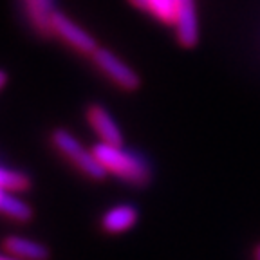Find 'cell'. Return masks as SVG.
Returning <instances> with one entry per match:
<instances>
[{"mask_svg":"<svg viewBox=\"0 0 260 260\" xmlns=\"http://www.w3.org/2000/svg\"><path fill=\"white\" fill-rule=\"evenodd\" d=\"M92 152L107 175H112L130 186L146 188L154 179L150 162L138 152L125 148V145L98 141L92 146Z\"/></svg>","mask_w":260,"mask_h":260,"instance_id":"1","label":"cell"},{"mask_svg":"<svg viewBox=\"0 0 260 260\" xmlns=\"http://www.w3.org/2000/svg\"><path fill=\"white\" fill-rule=\"evenodd\" d=\"M49 143L54 150L65 157L67 161L80 172L81 175H85L90 181H103L107 177L105 170L102 168V165L98 162L96 155H94L92 148H85L81 145V141L73 136L67 128H53L49 134Z\"/></svg>","mask_w":260,"mask_h":260,"instance_id":"2","label":"cell"},{"mask_svg":"<svg viewBox=\"0 0 260 260\" xmlns=\"http://www.w3.org/2000/svg\"><path fill=\"white\" fill-rule=\"evenodd\" d=\"M90 61L118 89L125 90V92H136L141 87L139 74L130 65H126L118 54H114L110 49L98 47L90 56Z\"/></svg>","mask_w":260,"mask_h":260,"instance_id":"3","label":"cell"},{"mask_svg":"<svg viewBox=\"0 0 260 260\" xmlns=\"http://www.w3.org/2000/svg\"><path fill=\"white\" fill-rule=\"evenodd\" d=\"M53 37L60 38L63 44H67L71 49H74L76 53L83 54V56H92L98 45L96 38L87 32L85 29L78 25L74 20H71L69 16L61 11H54L53 15Z\"/></svg>","mask_w":260,"mask_h":260,"instance_id":"4","label":"cell"},{"mask_svg":"<svg viewBox=\"0 0 260 260\" xmlns=\"http://www.w3.org/2000/svg\"><path fill=\"white\" fill-rule=\"evenodd\" d=\"M85 121L100 141L109 143V145H125V138H123L118 121L102 103H89L85 107Z\"/></svg>","mask_w":260,"mask_h":260,"instance_id":"5","label":"cell"},{"mask_svg":"<svg viewBox=\"0 0 260 260\" xmlns=\"http://www.w3.org/2000/svg\"><path fill=\"white\" fill-rule=\"evenodd\" d=\"M177 16H175V38L184 49H193L199 44V20L195 0H175Z\"/></svg>","mask_w":260,"mask_h":260,"instance_id":"6","label":"cell"},{"mask_svg":"<svg viewBox=\"0 0 260 260\" xmlns=\"http://www.w3.org/2000/svg\"><path fill=\"white\" fill-rule=\"evenodd\" d=\"M139 211L134 204H116L100 219V228L107 235H121L138 224Z\"/></svg>","mask_w":260,"mask_h":260,"instance_id":"7","label":"cell"},{"mask_svg":"<svg viewBox=\"0 0 260 260\" xmlns=\"http://www.w3.org/2000/svg\"><path fill=\"white\" fill-rule=\"evenodd\" d=\"M2 249L20 260H49L51 251L44 242L22 235H8L2 239Z\"/></svg>","mask_w":260,"mask_h":260,"instance_id":"8","label":"cell"},{"mask_svg":"<svg viewBox=\"0 0 260 260\" xmlns=\"http://www.w3.org/2000/svg\"><path fill=\"white\" fill-rule=\"evenodd\" d=\"M24 6L35 32L42 38L53 37V15L56 11L53 0H24Z\"/></svg>","mask_w":260,"mask_h":260,"instance_id":"9","label":"cell"},{"mask_svg":"<svg viewBox=\"0 0 260 260\" xmlns=\"http://www.w3.org/2000/svg\"><path fill=\"white\" fill-rule=\"evenodd\" d=\"M126 2L139 11L148 13L161 24L170 25V27L175 25V16H177L175 0H126Z\"/></svg>","mask_w":260,"mask_h":260,"instance_id":"10","label":"cell"},{"mask_svg":"<svg viewBox=\"0 0 260 260\" xmlns=\"http://www.w3.org/2000/svg\"><path fill=\"white\" fill-rule=\"evenodd\" d=\"M0 213L15 222H29L32 219V208L27 203L16 197V193L0 188Z\"/></svg>","mask_w":260,"mask_h":260,"instance_id":"11","label":"cell"},{"mask_svg":"<svg viewBox=\"0 0 260 260\" xmlns=\"http://www.w3.org/2000/svg\"><path fill=\"white\" fill-rule=\"evenodd\" d=\"M0 188L9 193H24L31 190V179L24 172L0 165Z\"/></svg>","mask_w":260,"mask_h":260,"instance_id":"12","label":"cell"},{"mask_svg":"<svg viewBox=\"0 0 260 260\" xmlns=\"http://www.w3.org/2000/svg\"><path fill=\"white\" fill-rule=\"evenodd\" d=\"M251 260H260V242H256L253 246V251H251Z\"/></svg>","mask_w":260,"mask_h":260,"instance_id":"13","label":"cell"},{"mask_svg":"<svg viewBox=\"0 0 260 260\" xmlns=\"http://www.w3.org/2000/svg\"><path fill=\"white\" fill-rule=\"evenodd\" d=\"M6 83H8V73L4 69H0V90L4 89Z\"/></svg>","mask_w":260,"mask_h":260,"instance_id":"14","label":"cell"},{"mask_svg":"<svg viewBox=\"0 0 260 260\" xmlns=\"http://www.w3.org/2000/svg\"><path fill=\"white\" fill-rule=\"evenodd\" d=\"M0 260H20V258H16V256H13L11 253L4 251V253H0Z\"/></svg>","mask_w":260,"mask_h":260,"instance_id":"15","label":"cell"}]
</instances>
